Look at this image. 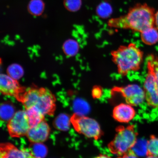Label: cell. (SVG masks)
<instances>
[{
	"label": "cell",
	"mask_w": 158,
	"mask_h": 158,
	"mask_svg": "<svg viewBox=\"0 0 158 158\" xmlns=\"http://www.w3.org/2000/svg\"><path fill=\"white\" fill-rule=\"evenodd\" d=\"M1 158H35L29 149L20 150L10 143L1 144Z\"/></svg>",
	"instance_id": "obj_11"
},
{
	"label": "cell",
	"mask_w": 158,
	"mask_h": 158,
	"mask_svg": "<svg viewBox=\"0 0 158 158\" xmlns=\"http://www.w3.org/2000/svg\"><path fill=\"white\" fill-rule=\"evenodd\" d=\"M8 75L15 80L20 78L23 75V70L19 65L14 64L9 67L7 70Z\"/></svg>",
	"instance_id": "obj_23"
},
{
	"label": "cell",
	"mask_w": 158,
	"mask_h": 158,
	"mask_svg": "<svg viewBox=\"0 0 158 158\" xmlns=\"http://www.w3.org/2000/svg\"><path fill=\"white\" fill-rule=\"evenodd\" d=\"M155 11L147 4H138L130 9L127 14L110 19L108 25L113 28L129 29L141 33L155 26Z\"/></svg>",
	"instance_id": "obj_1"
},
{
	"label": "cell",
	"mask_w": 158,
	"mask_h": 158,
	"mask_svg": "<svg viewBox=\"0 0 158 158\" xmlns=\"http://www.w3.org/2000/svg\"><path fill=\"white\" fill-rule=\"evenodd\" d=\"M148 73L143 84L145 99L149 106L158 109V84L152 72L148 68Z\"/></svg>",
	"instance_id": "obj_8"
},
{
	"label": "cell",
	"mask_w": 158,
	"mask_h": 158,
	"mask_svg": "<svg viewBox=\"0 0 158 158\" xmlns=\"http://www.w3.org/2000/svg\"><path fill=\"white\" fill-rule=\"evenodd\" d=\"M50 132V128L44 120L34 127H31L27 134L32 143H42L46 141Z\"/></svg>",
	"instance_id": "obj_10"
},
{
	"label": "cell",
	"mask_w": 158,
	"mask_h": 158,
	"mask_svg": "<svg viewBox=\"0 0 158 158\" xmlns=\"http://www.w3.org/2000/svg\"><path fill=\"white\" fill-rule=\"evenodd\" d=\"M86 106L83 101L79 99L75 100L73 105L75 114L79 115H83L82 114L85 113L86 111Z\"/></svg>",
	"instance_id": "obj_26"
},
{
	"label": "cell",
	"mask_w": 158,
	"mask_h": 158,
	"mask_svg": "<svg viewBox=\"0 0 158 158\" xmlns=\"http://www.w3.org/2000/svg\"><path fill=\"white\" fill-rule=\"evenodd\" d=\"M158 157V137L152 135L147 141V156Z\"/></svg>",
	"instance_id": "obj_19"
},
{
	"label": "cell",
	"mask_w": 158,
	"mask_h": 158,
	"mask_svg": "<svg viewBox=\"0 0 158 158\" xmlns=\"http://www.w3.org/2000/svg\"><path fill=\"white\" fill-rule=\"evenodd\" d=\"M15 113V108L12 104L4 103L1 105L0 114L1 119L3 121L9 122Z\"/></svg>",
	"instance_id": "obj_17"
},
{
	"label": "cell",
	"mask_w": 158,
	"mask_h": 158,
	"mask_svg": "<svg viewBox=\"0 0 158 158\" xmlns=\"http://www.w3.org/2000/svg\"><path fill=\"white\" fill-rule=\"evenodd\" d=\"M147 67L151 69L158 84V59L153 55H149L147 58Z\"/></svg>",
	"instance_id": "obj_22"
},
{
	"label": "cell",
	"mask_w": 158,
	"mask_h": 158,
	"mask_svg": "<svg viewBox=\"0 0 158 158\" xmlns=\"http://www.w3.org/2000/svg\"><path fill=\"white\" fill-rule=\"evenodd\" d=\"M112 8L109 3L103 2L99 5L96 9L97 14L102 19L107 18L111 15Z\"/></svg>",
	"instance_id": "obj_21"
},
{
	"label": "cell",
	"mask_w": 158,
	"mask_h": 158,
	"mask_svg": "<svg viewBox=\"0 0 158 158\" xmlns=\"http://www.w3.org/2000/svg\"><path fill=\"white\" fill-rule=\"evenodd\" d=\"M45 6V3L43 0H31L27 6V10L31 15L39 16L42 15Z\"/></svg>",
	"instance_id": "obj_15"
},
{
	"label": "cell",
	"mask_w": 158,
	"mask_h": 158,
	"mask_svg": "<svg viewBox=\"0 0 158 158\" xmlns=\"http://www.w3.org/2000/svg\"><path fill=\"white\" fill-rule=\"evenodd\" d=\"M63 49L65 54L69 56H73L78 52L79 45L76 41L69 40L64 43Z\"/></svg>",
	"instance_id": "obj_20"
},
{
	"label": "cell",
	"mask_w": 158,
	"mask_h": 158,
	"mask_svg": "<svg viewBox=\"0 0 158 158\" xmlns=\"http://www.w3.org/2000/svg\"><path fill=\"white\" fill-rule=\"evenodd\" d=\"M141 38L145 44H155L158 41V30L155 27L146 29L141 33Z\"/></svg>",
	"instance_id": "obj_14"
},
{
	"label": "cell",
	"mask_w": 158,
	"mask_h": 158,
	"mask_svg": "<svg viewBox=\"0 0 158 158\" xmlns=\"http://www.w3.org/2000/svg\"><path fill=\"white\" fill-rule=\"evenodd\" d=\"M71 118L66 114H61L55 118L54 122L55 127L61 131H66L70 127Z\"/></svg>",
	"instance_id": "obj_16"
},
{
	"label": "cell",
	"mask_w": 158,
	"mask_h": 158,
	"mask_svg": "<svg viewBox=\"0 0 158 158\" xmlns=\"http://www.w3.org/2000/svg\"><path fill=\"white\" fill-rule=\"evenodd\" d=\"M112 93L121 95L127 103L133 106H137L145 99L143 89L138 85L131 84L124 86L116 87L112 89Z\"/></svg>",
	"instance_id": "obj_6"
},
{
	"label": "cell",
	"mask_w": 158,
	"mask_h": 158,
	"mask_svg": "<svg viewBox=\"0 0 158 158\" xmlns=\"http://www.w3.org/2000/svg\"><path fill=\"white\" fill-rule=\"evenodd\" d=\"M116 133L114 139L108 148L111 153L122 156L131 150L137 141V133L134 126L130 125L126 127L119 126L116 129Z\"/></svg>",
	"instance_id": "obj_4"
},
{
	"label": "cell",
	"mask_w": 158,
	"mask_h": 158,
	"mask_svg": "<svg viewBox=\"0 0 158 158\" xmlns=\"http://www.w3.org/2000/svg\"><path fill=\"white\" fill-rule=\"evenodd\" d=\"M30 128L26 111L23 110L15 112L7 124L8 130L12 137L27 135Z\"/></svg>",
	"instance_id": "obj_7"
},
{
	"label": "cell",
	"mask_w": 158,
	"mask_h": 158,
	"mask_svg": "<svg viewBox=\"0 0 158 158\" xmlns=\"http://www.w3.org/2000/svg\"><path fill=\"white\" fill-rule=\"evenodd\" d=\"M0 89L3 94L17 98L23 92L16 80L5 74H1L0 77Z\"/></svg>",
	"instance_id": "obj_9"
},
{
	"label": "cell",
	"mask_w": 158,
	"mask_h": 158,
	"mask_svg": "<svg viewBox=\"0 0 158 158\" xmlns=\"http://www.w3.org/2000/svg\"><path fill=\"white\" fill-rule=\"evenodd\" d=\"M145 158H158V157L154 156H148Z\"/></svg>",
	"instance_id": "obj_30"
},
{
	"label": "cell",
	"mask_w": 158,
	"mask_h": 158,
	"mask_svg": "<svg viewBox=\"0 0 158 158\" xmlns=\"http://www.w3.org/2000/svg\"><path fill=\"white\" fill-rule=\"evenodd\" d=\"M71 121L76 131L87 137L98 140L102 135L99 124L92 118L74 114Z\"/></svg>",
	"instance_id": "obj_5"
},
{
	"label": "cell",
	"mask_w": 158,
	"mask_h": 158,
	"mask_svg": "<svg viewBox=\"0 0 158 158\" xmlns=\"http://www.w3.org/2000/svg\"><path fill=\"white\" fill-rule=\"evenodd\" d=\"M132 149H135L132 150L138 156L139 155L141 156H143V155L147 156V142H146L144 141H140L139 143H138L137 142Z\"/></svg>",
	"instance_id": "obj_25"
},
{
	"label": "cell",
	"mask_w": 158,
	"mask_h": 158,
	"mask_svg": "<svg viewBox=\"0 0 158 158\" xmlns=\"http://www.w3.org/2000/svg\"><path fill=\"white\" fill-rule=\"evenodd\" d=\"M111 55L118 73L123 76L139 70L143 60V52L133 43L120 46Z\"/></svg>",
	"instance_id": "obj_2"
},
{
	"label": "cell",
	"mask_w": 158,
	"mask_h": 158,
	"mask_svg": "<svg viewBox=\"0 0 158 158\" xmlns=\"http://www.w3.org/2000/svg\"><path fill=\"white\" fill-rule=\"evenodd\" d=\"M18 100L26 109L35 106L44 115L52 114L55 108V98L48 89L33 88L23 91Z\"/></svg>",
	"instance_id": "obj_3"
},
{
	"label": "cell",
	"mask_w": 158,
	"mask_h": 158,
	"mask_svg": "<svg viewBox=\"0 0 158 158\" xmlns=\"http://www.w3.org/2000/svg\"><path fill=\"white\" fill-rule=\"evenodd\" d=\"M94 158H111L106 155H100Z\"/></svg>",
	"instance_id": "obj_29"
},
{
	"label": "cell",
	"mask_w": 158,
	"mask_h": 158,
	"mask_svg": "<svg viewBox=\"0 0 158 158\" xmlns=\"http://www.w3.org/2000/svg\"><path fill=\"white\" fill-rule=\"evenodd\" d=\"M135 111L133 106L128 104H120L114 108L113 117L121 123H128L133 119Z\"/></svg>",
	"instance_id": "obj_12"
},
{
	"label": "cell",
	"mask_w": 158,
	"mask_h": 158,
	"mask_svg": "<svg viewBox=\"0 0 158 158\" xmlns=\"http://www.w3.org/2000/svg\"><path fill=\"white\" fill-rule=\"evenodd\" d=\"M64 7L70 12H76L81 7L82 0H64Z\"/></svg>",
	"instance_id": "obj_24"
},
{
	"label": "cell",
	"mask_w": 158,
	"mask_h": 158,
	"mask_svg": "<svg viewBox=\"0 0 158 158\" xmlns=\"http://www.w3.org/2000/svg\"><path fill=\"white\" fill-rule=\"evenodd\" d=\"M118 158H139L138 156L131 149L128 152L124 154L122 156L119 157Z\"/></svg>",
	"instance_id": "obj_27"
},
{
	"label": "cell",
	"mask_w": 158,
	"mask_h": 158,
	"mask_svg": "<svg viewBox=\"0 0 158 158\" xmlns=\"http://www.w3.org/2000/svg\"><path fill=\"white\" fill-rule=\"evenodd\" d=\"M26 111L31 127H34L44 120V114L35 106L27 109Z\"/></svg>",
	"instance_id": "obj_13"
},
{
	"label": "cell",
	"mask_w": 158,
	"mask_h": 158,
	"mask_svg": "<svg viewBox=\"0 0 158 158\" xmlns=\"http://www.w3.org/2000/svg\"><path fill=\"white\" fill-rule=\"evenodd\" d=\"M155 25L156 28L158 30V11L155 14Z\"/></svg>",
	"instance_id": "obj_28"
},
{
	"label": "cell",
	"mask_w": 158,
	"mask_h": 158,
	"mask_svg": "<svg viewBox=\"0 0 158 158\" xmlns=\"http://www.w3.org/2000/svg\"><path fill=\"white\" fill-rule=\"evenodd\" d=\"M29 150L35 158H44L47 153V148L42 143H33Z\"/></svg>",
	"instance_id": "obj_18"
}]
</instances>
